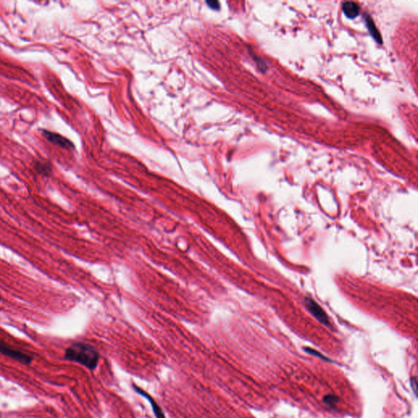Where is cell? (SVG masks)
I'll use <instances>...</instances> for the list:
<instances>
[{"label": "cell", "instance_id": "6da1fadb", "mask_svg": "<svg viewBox=\"0 0 418 418\" xmlns=\"http://www.w3.org/2000/svg\"><path fill=\"white\" fill-rule=\"evenodd\" d=\"M65 358L73 362L79 363L88 369H96L99 361V354L89 344L79 342L70 346L65 351Z\"/></svg>", "mask_w": 418, "mask_h": 418}, {"label": "cell", "instance_id": "7a4b0ae2", "mask_svg": "<svg viewBox=\"0 0 418 418\" xmlns=\"http://www.w3.org/2000/svg\"><path fill=\"white\" fill-rule=\"evenodd\" d=\"M0 352L3 355H7L8 357L11 358V359L17 360L19 362L23 363V364H29V363H31L32 360H33V358L30 355L11 348L2 341H0Z\"/></svg>", "mask_w": 418, "mask_h": 418}, {"label": "cell", "instance_id": "3957f363", "mask_svg": "<svg viewBox=\"0 0 418 418\" xmlns=\"http://www.w3.org/2000/svg\"><path fill=\"white\" fill-rule=\"evenodd\" d=\"M306 306L309 311L319 322H321L322 324L326 325V326H329V324H330L329 319H328L326 313L324 312V310L322 309L321 306H319L314 300L309 298V297L306 298Z\"/></svg>", "mask_w": 418, "mask_h": 418}, {"label": "cell", "instance_id": "277c9868", "mask_svg": "<svg viewBox=\"0 0 418 418\" xmlns=\"http://www.w3.org/2000/svg\"><path fill=\"white\" fill-rule=\"evenodd\" d=\"M43 136L46 139L48 140L52 144L57 145L62 148L69 149L73 147V144L69 140L66 139L62 136L59 135L57 133H51L49 131H43Z\"/></svg>", "mask_w": 418, "mask_h": 418}, {"label": "cell", "instance_id": "5b68a950", "mask_svg": "<svg viewBox=\"0 0 418 418\" xmlns=\"http://www.w3.org/2000/svg\"><path fill=\"white\" fill-rule=\"evenodd\" d=\"M133 389L135 390L137 394H139V395L143 396V397L146 398V400H148L151 405V407L153 409L154 414H155L156 418H165V415H164L162 409L159 406L156 401L149 394H147V392L141 389L140 387H137L136 385H133Z\"/></svg>", "mask_w": 418, "mask_h": 418}, {"label": "cell", "instance_id": "8992f818", "mask_svg": "<svg viewBox=\"0 0 418 418\" xmlns=\"http://www.w3.org/2000/svg\"><path fill=\"white\" fill-rule=\"evenodd\" d=\"M342 10L348 18L355 19L360 14V7L354 2H346L342 5Z\"/></svg>", "mask_w": 418, "mask_h": 418}, {"label": "cell", "instance_id": "52a82bcc", "mask_svg": "<svg viewBox=\"0 0 418 418\" xmlns=\"http://www.w3.org/2000/svg\"><path fill=\"white\" fill-rule=\"evenodd\" d=\"M365 22H366L367 27L369 29V34H371V36L375 39L377 43L382 44V38L381 36L380 32L376 26L375 23L373 21V19L369 15L365 16Z\"/></svg>", "mask_w": 418, "mask_h": 418}, {"label": "cell", "instance_id": "ba28073f", "mask_svg": "<svg viewBox=\"0 0 418 418\" xmlns=\"http://www.w3.org/2000/svg\"><path fill=\"white\" fill-rule=\"evenodd\" d=\"M34 168L39 174L45 176V177L49 176L52 173V168L50 166V164H47V163L38 162L35 164Z\"/></svg>", "mask_w": 418, "mask_h": 418}, {"label": "cell", "instance_id": "9c48e42d", "mask_svg": "<svg viewBox=\"0 0 418 418\" xmlns=\"http://www.w3.org/2000/svg\"><path fill=\"white\" fill-rule=\"evenodd\" d=\"M337 398L334 397L333 396H327L324 398V402L326 403L327 405H329V406H332V405H335L336 403L337 402Z\"/></svg>", "mask_w": 418, "mask_h": 418}, {"label": "cell", "instance_id": "30bf717a", "mask_svg": "<svg viewBox=\"0 0 418 418\" xmlns=\"http://www.w3.org/2000/svg\"><path fill=\"white\" fill-rule=\"evenodd\" d=\"M207 4L209 5V7L211 8V9H220V2H217V1H214V0L207 1Z\"/></svg>", "mask_w": 418, "mask_h": 418}, {"label": "cell", "instance_id": "8fae6325", "mask_svg": "<svg viewBox=\"0 0 418 418\" xmlns=\"http://www.w3.org/2000/svg\"><path fill=\"white\" fill-rule=\"evenodd\" d=\"M305 350H306V352H308L309 354H311V355H317V356H319V357L322 358V359H324V360H328V359H326V358H324V356H323V355H320V354H319V352H317V351H314V350H312V349L307 348L305 349Z\"/></svg>", "mask_w": 418, "mask_h": 418}, {"label": "cell", "instance_id": "7c38bea8", "mask_svg": "<svg viewBox=\"0 0 418 418\" xmlns=\"http://www.w3.org/2000/svg\"><path fill=\"white\" fill-rule=\"evenodd\" d=\"M412 380H413V382H414V383H413V387H414V392H415V393H416V392H417V379H416V378H413V379H412Z\"/></svg>", "mask_w": 418, "mask_h": 418}, {"label": "cell", "instance_id": "4fadbf2b", "mask_svg": "<svg viewBox=\"0 0 418 418\" xmlns=\"http://www.w3.org/2000/svg\"><path fill=\"white\" fill-rule=\"evenodd\" d=\"M1 300H2V298H1V295H0V302H1Z\"/></svg>", "mask_w": 418, "mask_h": 418}]
</instances>
